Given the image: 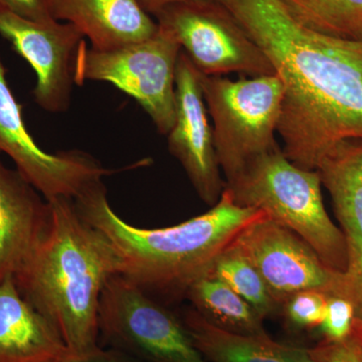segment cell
<instances>
[{
  "mask_svg": "<svg viewBox=\"0 0 362 362\" xmlns=\"http://www.w3.org/2000/svg\"><path fill=\"white\" fill-rule=\"evenodd\" d=\"M270 59L285 94L277 132L283 153L316 170L337 142L362 139V42L298 23L279 0H216Z\"/></svg>",
  "mask_w": 362,
  "mask_h": 362,
  "instance_id": "obj_1",
  "label": "cell"
},
{
  "mask_svg": "<svg viewBox=\"0 0 362 362\" xmlns=\"http://www.w3.org/2000/svg\"><path fill=\"white\" fill-rule=\"evenodd\" d=\"M81 216L110 240L120 257L121 275L152 297L178 300L249 223L264 211L240 206L228 189L206 213L178 225L141 228L123 221L107 199L103 182L74 199Z\"/></svg>",
  "mask_w": 362,
  "mask_h": 362,
  "instance_id": "obj_2",
  "label": "cell"
},
{
  "mask_svg": "<svg viewBox=\"0 0 362 362\" xmlns=\"http://www.w3.org/2000/svg\"><path fill=\"white\" fill-rule=\"evenodd\" d=\"M49 230L14 278L16 288L58 331L74 356L100 345V300L107 282L121 273L110 240L78 213L73 199L49 202Z\"/></svg>",
  "mask_w": 362,
  "mask_h": 362,
  "instance_id": "obj_3",
  "label": "cell"
},
{
  "mask_svg": "<svg viewBox=\"0 0 362 362\" xmlns=\"http://www.w3.org/2000/svg\"><path fill=\"white\" fill-rule=\"evenodd\" d=\"M321 185L317 170L298 168L279 147L255 159L225 188L238 204L264 211L307 243L327 268L343 274L346 243L326 211Z\"/></svg>",
  "mask_w": 362,
  "mask_h": 362,
  "instance_id": "obj_4",
  "label": "cell"
},
{
  "mask_svg": "<svg viewBox=\"0 0 362 362\" xmlns=\"http://www.w3.org/2000/svg\"><path fill=\"white\" fill-rule=\"evenodd\" d=\"M202 86L213 119L216 158L228 182L255 159L279 148L275 133L284 84L274 74L238 81L202 75Z\"/></svg>",
  "mask_w": 362,
  "mask_h": 362,
  "instance_id": "obj_5",
  "label": "cell"
},
{
  "mask_svg": "<svg viewBox=\"0 0 362 362\" xmlns=\"http://www.w3.org/2000/svg\"><path fill=\"white\" fill-rule=\"evenodd\" d=\"M180 45L158 28L154 37L111 51L81 45L74 62V81L107 82L132 97L162 135L175 118V71Z\"/></svg>",
  "mask_w": 362,
  "mask_h": 362,
  "instance_id": "obj_6",
  "label": "cell"
},
{
  "mask_svg": "<svg viewBox=\"0 0 362 362\" xmlns=\"http://www.w3.org/2000/svg\"><path fill=\"white\" fill-rule=\"evenodd\" d=\"M100 339L144 362H209L182 319L129 279L114 275L100 300Z\"/></svg>",
  "mask_w": 362,
  "mask_h": 362,
  "instance_id": "obj_7",
  "label": "cell"
},
{
  "mask_svg": "<svg viewBox=\"0 0 362 362\" xmlns=\"http://www.w3.org/2000/svg\"><path fill=\"white\" fill-rule=\"evenodd\" d=\"M154 18L202 75L242 73L259 77L276 74L268 57L216 0L173 4Z\"/></svg>",
  "mask_w": 362,
  "mask_h": 362,
  "instance_id": "obj_8",
  "label": "cell"
},
{
  "mask_svg": "<svg viewBox=\"0 0 362 362\" xmlns=\"http://www.w3.org/2000/svg\"><path fill=\"white\" fill-rule=\"evenodd\" d=\"M0 59V153L47 202L76 199L117 170L105 168L90 154L78 150L49 153L40 148L26 128L23 106L14 97Z\"/></svg>",
  "mask_w": 362,
  "mask_h": 362,
  "instance_id": "obj_9",
  "label": "cell"
},
{
  "mask_svg": "<svg viewBox=\"0 0 362 362\" xmlns=\"http://www.w3.org/2000/svg\"><path fill=\"white\" fill-rule=\"evenodd\" d=\"M230 245L255 267L280 308L307 290L339 296L341 274L324 265L296 233L267 216L243 228Z\"/></svg>",
  "mask_w": 362,
  "mask_h": 362,
  "instance_id": "obj_10",
  "label": "cell"
},
{
  "mask_svg": "<svg viewBox=\"0 0 362 362\" xmlns=\"http://www.w3.org/2000/svg\"><path fill=\"white\" fill-rule=\"evenodd\" d=\"M0 35L25 59L37 75L33 99L49 113L70 107L74 62L84 35L70 23L26 20L0 7Z\"/></svg>",
  "mask_w": 362,
  "mask_h": 362,
  "instance_id": "obj_11",
  "label": "cell"
},
{
  "mask_svg": "<svg viewBox=\"0 0 362 362\" xmlns=\"http://www.w3.org/2000/svg\"><path fill=\"white\" fill-rule=\"evenodd\" d=\"M202 74L180 51L175 71V118L168 135L169 152L180 161L207 206L220 199L226 187L207 118L202 86Z\"/></svg>",
  "mask_w": 362,
  "mask_h": 362,
  "instance_id": "obj_12",
  "label": "cell"
},
{
  "mask_svg": "<svg viewBox=\"0 0 362 362\" xmlns=\"http://www.w3.org/2000/svg\"><path fill=\"white\" fill-rule=\"evenodd\" d=\"M316 170L329 192L346 243L347 267L341 274L339 297L349 300L362 323V139L349 138L333 145Z\"/></svg>",
  "mask_w": 362,
  "mask_h": 362,
  "instance_id": "obj_13",
  "label": "cell"
},
{
  "mask_svg": "<svg viewBox=\"0 0 362 362\" xmlns=\"http://www.w3.org/2000/svg\"><path fill=\"white\" fill-rule=\"evenodd\" d=\"M51 204L0 159V283L16 278L44 240Z\"/></svg>",
  "mask_w": 362,
  "mask_h": 362,
  "instance_id": "obj_14",
  "label": "cell"
},
{
  "mask_svg": "<svg viewBox=\"0 0 362 362\" xmlns=\"http://www.w3.org/2000/svg\"><path fill=\"white\" fill-rule=\"evenodd\" d=\"M52 16L77 26L97 51L120 49L158 32L156 21L137 0H54Z\"/></svg>",
  "mask_w": 362,
  "mask_h": 362,
  "instance_id": "obj_15",
  "label": "cell"
},
{
  "mask_svg": "<svg viewBox=\"0 0 362 362\" xmlns=\"http://www.w3.org/2000/svg\"><path fill=\"white\" fill-rule=\"evenodd\" d=\"M69 354L58 331L21 296L13 279L0 283V362H59Z\"/></svg>",
  "mask_w": 362,
  "mask_h": 362,
  "instance_id": "obj_16",
  "label": "cell"
},
{
  "mask_svg": "<svg viewBox=\"0 0 362 362\" xmlns=\"http://www.w3.org/2000/svg\"><path fill=\"white\" fill-rule=\"evenodd\" d=\"M195 346L209 362H311L307 349L274 341L265 335H239L207 322L194 309L183 313Z\"/></svg>",
  "mask_w": 362,
  "mask_h": 362,
  "instance_id": "obj_17",
  "label": "cell"
},
{
  "mask_svg": "<svg viewBox=\"0 0 362 362\" xmlns=\"http://www.w3.org/2000/svg\"><path fill=\"white\" fill-rule=\"evenodd\" d=\"M194 309L211 325L239 335H265L264 318L228 285L206 276L188 289L187 296Z\"/></svg>",
  "mask_w": 362,
  "mask_h": 362,
  "instance_id": "obj_18",
  "label": "cell"
},
{
  "mask_svg": "<svg viewBox=\"0 0 362 362\" xmlns=\"http://www.w3.org/2000/svg\"><path fill=\"white\" fill-rule=\"evenodd\" d=\"M300 25L335 39L362 42V0H279Z\"/></svg>",
  "mask_w": 362,
  "mask_h": 362,
  "instance_id": "obj_19",
  "label": "cell"
},
{
  "mask_svg": "<svg viewBox=\"0 0 362 362\" xmlns=\"http://www.w3.org/2000/svg\"><path fill=\"white\" fill-rule=\"evenodd\" d=\"M207 276L228 285L251 305L262 318L273 315L280 308L255 267L232 245L218 257Z\"/></svg>",
  "mask_w": 362,
  "mask_h": 362,
  "instance_id": "obj_20",
  "label": "cell"
},
{
  "mask_svg": "<svg viewBox=\"0 0 362 362\" xmlns=\"http://www.w3.org/2000/svg\"><path fill=\"white\" fill-rule=\"evenodd\" d=\"M327 295L318 291L298 292L290 297L283 308L288 321L299 328L319 327L325 315Z\"/></svg>",
  "mask_w": 362,
  "mask_h": 362,
  "instance_id": "obj_21",
  "label": "cell"
},
{
  "mask_svg": "<svg viewBox=\"0 0 362 362\" xmlns=\"http://www.w3.org/2000/svg\"><path fill=\"white\" fill-rule=\"evenodd\" d=\"M307 351L311 362H362V323L356 318L347 337L324 339Z\"/></svg>",
  "mask_w": 362,
  "mask_h": 362,
  "instance_id": "obj_22",
  "label": "cell"
},
{
  "mask_svg": "<svg viewBox=\"0 0 362 362\" xmlns=\"http://www.w3.org/2000/svg\"><path fill=\"white\" fill-rule=\"evenodd\" d=\"M356 321V312L349 300L328 296L325 315L319 326L325 339L338 340L349 334Z\"/></svg>",
  "mask_w": 362,
  "mask_h": 362,
  "instance_id": "obj_23",
  "label": "cell"
},
{
  "mask_svg": "<svg viewBox=\"0 0 362 362\" xmlns=\"http://www.w3.org/2000/svg\"><path fill=\"white\" fill-rule=\"evenodd\" d=\"M54 0H0V7L26 20L40 21H54Z\"/></svg>",
  "mask_w": 362,
  "mask_h": 362,
  "instance_id": "obj_24",
  "label": "cell"
},
{
  "mask_svg": "<svg viewBox=\"0 0 362 362\" xmlns=\"http://www.w3.org/2000/svg\"><path fill=\"white\" fill-rule=\"evenodd\" d=\"M59 362H144L136 357L125 354L121 350L111 349V347H100L90 354L82 356L69 354L65 358Z\"/></svg>",
  "mask_w": 362,
  "mask_h": 362,
  "instance_id": "obj_25",
  "label": "cell"
},
{
  "mask_svg": "<svg viewBox=\"0 0 362 362\" xmlns=\"http://www.w3.org/2000/svg\"><path fill=\"white\" fill-rule=\"evenodd\" d=\"M142 8L151 16H156L166 6L180 2L199 1V0H137Z\"/></svg>",
  "mask_w": 362,
  "mask_h": 362,
  "instance_id": "obj_26",
  "label": "cell"
}]
</instances>
